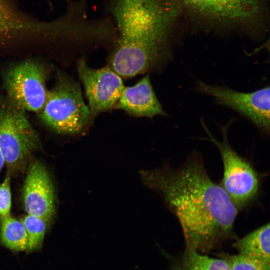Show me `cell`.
<instances>
[{
	"instance_id": "cell-12",
	"label": "cell",
	"mask_w": 270,
	"mask_h": 270,
	"mask_svg": "<svg viewBox=\"0 0 270 270\" xmlns=\"http://www.w3.org/2000/svg\"><path fill=\"white\" fill-rule=\"evenodd\" d=\"M56 22L39 23L23 19L0 0V40L27 34H54Z\"/></svg>"
},
{
	"instance_id": "cell-3",
	"label": "cell",
	"mask_w": 270,
	"mask_h": 270,
	"mask_svg": "<svg viewBox=\"0 0 270 270\" xmlns=\"http://www.w3.org/2000/svg\"><path fill=\"white\" fill-rule=\"evenodd\" d=\"M25 111L6 96H0V150L10 174L24 170L40 145Z\"/></svg>"
},
{
	"instance_id": "cell-2",
	"label": "cell",
	"mask_w": 270,
	"mask_h": 270,
	"mask_svg": "<svg viewBox=\"0 0 270 270\" xmlns=\"http://www.w3.org/2000/svg\"><path fill=\"white\" fill-rule=\"evenodd\" d=\"M118 39L109 67L130 78L158 65L178 12L171 0H113Z\"/></svg>"
},
{
	"instance_id": "cell-7",
	"label": "cell",
	"mask_w": 270,
	"mask_h": 270,
	"mask_svg": "<svg viewBox=\"0 0 270 270\" xmlns=\"http://www.w3.org/2000/svg\"><path fill=\"white\" fill-rule=\"evenodd\" d=\"M196 89L200 92L214 96L216 103L232 108L245 116L254 124L262 134L269 136L268 86L250 92H242L198 80Z\"/></svg>"
},
{
	"instance_id": "cell-6",
	"label": "cell",
	"mask_w": 270,
	"mask_h": 270,
	"mask_svg": "<svg viewBox=\"0 0 270 270\" xmlns=\"http://www.w3.org/2000/svg\"><path fill=\"white\" fill-rule=\"evenodd\" d=\"M46 72L37 61L28 60L10 68L4 77L6 98L24 110L39 112L45 103Z\"/></svg>"
},
{
	"instance_id": "cell-11",
	"label": "cell",
	"mask_w": 270,
	"mask_h": 270,
	"mask_svg": "<svg viewBox=\"0 0 270 270\" xmlns=\"http://www.w3.org/2000/svg\"><path fill=\"white\" fill-rule=\"evenodd\" d=\"M114 107L138 117L166 116L153 90L148 76L133 86L124 87Z\"/></svg>"
},
{
	"instance_id": "cell-8",
	"label": "cell",
	"mask_w": 270,
	"mask_h": 270,
	"mask_svg": "<svg viewBox=\"0 0 270 270\" xmlns=\"http://www.w3.org/2000/svg\"><path fill=\"white\" fill-rule=\"evenodd\" d=\"M77 70L88 100L92 121L114 107L124 86L122 78L109 66L93 68L82 58L78 62Z\"/></svg>"
},
{
	"instance_id": "cell-15",
	"label": "cell",
	"mask_w": 270,
	"mask_h": 270,
	"mask_svg": "<svg viewBox=\"0 0 270 270\" xmlns=\"http://www.w3.org/2000/svg\"><path fill=\"white\" fill-rule=\"evenodd\" d=\"M0 242L4 246L12 250H26L28 235L22 220L10 214L0 216Z\"/></svg>"
},
{
	"instance_id": "cell-5",
	"label": "cell",
	"mask_w": 270,
	"mask_h": 270,
	"mask_svg": "<svg viewBox=\"0 0 270 270\" xmlns=\"http://www.w3.org/2000/svg\"><path fill=\"white\" fill-rule=\"evenodd\" d=\"M201 124L209 138L206 139L216 146L222 158L224 171L220 184L238 210H242L258 196L260 188L258 173L250 162L240 156L230 144L227 134L231 120L220 128L222 142L214 137L202 120Z\"/></svg>"
},
{
	"instance_id": "cell-17",
	"label": "cell",
	"mask_w": 270,
	"mask_h": 270,
	"mask_svg": "<svg viewBox=\"0 0 270 270\" xmlns=\"http://www.w3.org/2000/svg\"><path fill=\"white\" fill-rule=\"evenodd\" d=\"M228 266L230 270H270V262L238 254H218Z\"/></svg>"
},
{
	"instance_id": "cell-19",
	"label": "cell",
	"mask_w": 270,
	"mask_h": 270,
	"mask_svg": "<svg viewBox=\"0 0 270 270\" xmlns=\"http://www.w3.org/2000/svg\"><path fill=\"white\" fill-rule=\"evenodd\" d=\"M4 166V162L2 156V155L0 150V171L2 170Z\"/></svg>"
},
{
	"instance_id": "cell-16",
	"label": "cell",
	"mask_w": 270,
	"mask_h": 270,
	"mask_svg": "<svg viewBox=\"0 0 270 270\" xmlns=\"http://www.w3.org/2000/svg\"><path fill=\"white\" fill-rule=\"evenodd\" d=\"M26 228L28 244L27 251H34L42 247L48 222L44 218L26 214L21 220Z\"/></svg>"
},
{
	"instance_id": "cell-9",
	"label": "cell",
	"mask_w": 270,
	"mask_h": 270,
	"mask_svg": "<svg viewBox=\"0 0 270 270\" xmlns=\"http://www.w3.org/2000/svg\"><path fill=\"white\" fill-rule=\"evenodd\" d=\"M22 197L27 214L42 218L48 222L52 220L56 212L54 186L46 166L38 160L28 166Z\"/></svg>"
},
{
	"instance_id": "cell-1",
	"label": "cell",
	"mask_w": 270,
	"mask_h": 270,
	"mask_svg": "<svg viewBox=\"0 0 270 270\" xmlns=\"http://www.w3.org/2000/svg\"><path fill=\"white\" fill-rule=\"evenodd\" d=\"M139 173L143 184L156 192L176 218L186 248L204 254L235 238L238 210L210 178L198 152L178 168L164 164Z\"/></svg>"
},
{
	"instance_id": "cell-4",
	"label": "cell",
	"mask_w": 270,
	"mask_h": 270,
	"mask_svg": "<svg viewBox=\"0 0 270 270\" xmlns=\"http://www.w3.org/2000/svg\"><path fill=\"white\" fill-rule=\"evenodd\" d=\"M38 112L44 124L63 134H80L90 122L89 110L79 84L66 76H60L56 85L48 91Z\"/></svg>"
},
{
	"instance_id": "cell-14",
	"label": "cell",
	"mask_w": 270,
	"mask_h": 270,
	"mask_svg": "<svg viewBox=\"0 0 270 270\" xmlns=\"http://www.w3.org/2000/svg\"><path fill=\"white\" fill-rule=\"evenodd\" d=\"M169 270H230L222 258H214L195 250L185 249L172 260Z\"/></svg>"
},
{
	"instance_id": "cell-10",
	"label": "cell",
	"mask_w": 270,
	"mask_h": 270,
	"mask_svg": "<svg viewBox=\"0 0 270 270\" xmlns=\"http://www.w3.org/2000/svg\"><path fill=\"white\" fill-rule=\"evenodd\" d=\"M180 9L216 21L242 22L257 16L261 0H171Z\"/></svg>"
},
{
	"instance_id": "cell-13",
	"label": "cell",
	"mask_w": 270,
	"mask_h": 270,
	"mask_svg": "<svg viewBox=\"0 0 270 270\" xmlns=\"http://www.w3.org/2000/svg\"><path fill=\"white\" fill-rule=\"evenodd\" d=\"M270 224L257 228L240 239L233 246L238 254L270 262Z\"/></svg>"
},
{
	"instance_id": "cell-18",
	"label": "cell",
	"mask_w": 270,
	"mask_h": 270,
	"mask_svg": "<svg viewBox=\"0 0 270 270\" xmlns=\"http://www.w3.org/2000/svg\"><path fill=\"white\" fill-rule=\"evenodd\" d=\"M11 207L10 174L8 172L0 184V216L10 214Z\"/></svg>"
}]
</instances>
